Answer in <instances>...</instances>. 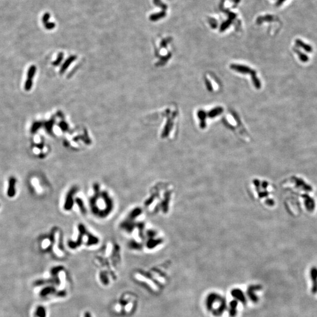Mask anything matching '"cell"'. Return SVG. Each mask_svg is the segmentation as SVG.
Masks as SVG:
<instances>
[{
  "label": "cell",
  "mask_w": 317,
  "mask_h": 317,
  "mask_svg": "<svg viewBox=\"0 0 317 317\" xmlns=\"http://www.w3.org/2000/svg\"><path fill=\"white\" fill-rule=\"evenodd\" d=\"M231 294L234 298L241 301V302H243V303L245 302V301H246L245 297H244L243 292L241 290L235 289V290L232 291Z\"/></svg>",
  "instance_id": "277c9868"
},
{
  "label": "cell",
  "mask_w": 317,
  "mask_h": 317,
  "mask_svg": "<svg viewBox=\"0 0 317 317\" xmlns=\"http://www.w3.org/2000/svg\"><path fill=\"white\" fill-rule=\"evenodd\" d=\"M35 314L38 317H46V311L44 307L39 306L37 308Z\"/></svg>",
  "instance_id": "52a82bcc"
},
{
  "label": "cell",
  "mask_w": 317,
  "mask_h": 317,
  "mask_svg": "<svg viewBox=\"0 0 317 317\" xmlns=\"http://www.w3.org/2000/svg\"><path fill=\"white\" fill-rule=\"evenodd\" d=\"M248 195L253 200L262 207H271L275 201L272 197V186L267 180L262 178H253L248 184Z\"/></svg>",
  "instance_id": "6da1fadb"
},
{
  "label": "cell",
  "mask_w": 317,
  "mask_h": 317,
  "mask_svg": "<svg viewBox=\"0 0 317 317\" xmlns=\"http://www.w3.org/2000/svg\"><path fill=\"white\" fill-rule=\"evenodd\" d=\"M93 196L90 200V208L93 214L98 217H105L109 214V213L114 209V202L112 203L109 194L103 193V195L99 196Z\"/></svg>",
  "instance_id": "7a4b0ae2"
},
{
  "label": "cell",
  "mask_w": 317,
  "mask_h": 317,
  "mask_svg": "<svg viewBox=\"0 0 317 317\" xmlns=\"http://www.w3.org/2000/svg\"><path fill=\"white\" fill-rule=\"evenodd\" d=\"M311 274L313 282L312 290L314 292H315L317 290V269L315 268L312 269Z\"/></svg>",
  "instance_id": "5b68a950"
},
{
  "label": "cell",
  "mask_w": 317,
  "mask_h": 317,
  "mask_svg": "<svg viewBox=\"0 0 317 317\" xmlns=\"http://www.w3.org/2000/svg\"><path fill=\"white\" fill-rule=\"evenodd\" d=\"M230 305V314L231 316H234L236 315L237 302L236 301H232V302H231Z\"/></svg>",
  "instance_id": "8992f818"
},
{
  "label": "cell",
  "mask_w": 317,
  "mask_h": 317,
  "mask_svg": "<svg viewBox=\"0 0 317 317\" xmlns=\"http://www.w3.org/2000/svg\"><path fill=\"white\" fill-rule=\"evenodd\" d=\"M15 183L16 180L14 178H11L9 180V187L8 189V196L10 197H12L15 194Z\"/></svg>",
  "instance_id": "3957f363"
},
{
  "label": "cell",
  "mask_w": 317,
  "mask_h": 317,
  "mask_svg": "<svg viewBox=\"0 0 317 317\" xmlns=\"http://www.w3.org/2000/svg\"><path fill=\"white\" fill-rule=\"evenodd\" d=\"M40 124H41L38 122H37V123H34V125L33 126V127H32V128H31L32 132H34V133L35 132L39 129V128L40 127Z\"/></svg>",
  "instance_id": "9c48e42d"
},
{
  "label": "cell",
  "mask_w": 317,
  "mask_h": 317,
  "mask_svg": "<svg viewBox=\"0 0 317 317\" xmlns=\"http://www.w3.org/2000/svg\"><path fill=\"white\" fill-rule=\"evenodd\" d=\"M54 291V288H53L52 287H46V288H45L44 290H42L41 291L40 295L42 297H45L47 295L50 294V293H52Z\"/></svg>",
  "instance_id": "ba28073f"
}]
</instances>
